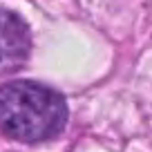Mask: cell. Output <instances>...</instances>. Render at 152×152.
I'll return each mask as SVG.
<instances>
[{"instance_id":"1","label":"cell","mask_w":152,"mask_h":152,"mask_svg":"<svg viewBox=\"0 0 152 152\" xmlns=\"http://www.w3.org/2000/svg\"><path fill=\"white\" fill-rule=\"evenodd\" d=\"M67 123V103L56 90L34 81L0 87V130L25 143L54 139Z\"/></svg>"},{"instance_id":"2","label":"cell","mask_w":152,"mask_h":152,"mask_svg":"<svg viewBox=\"0 0 152 152\" xmlns=\"http://www.w3.org/2000/svg\"><path fill=\"white\" fill-rule=\"evenodd\" d=\"M31 36L18 14L0 7V74L20 69L29 58Z\"/></svg>"}]
</instances>
